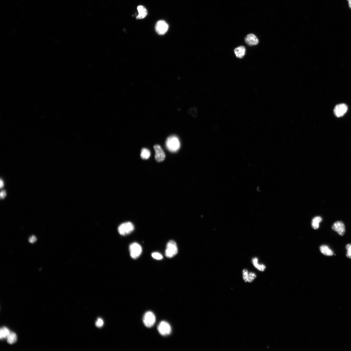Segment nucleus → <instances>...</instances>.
<instances>
[{
	"label": "nucleus",
	"instance_id": "nucleus-20",
	"mask_svg": "<svg viewBox=\"0 0 351 351\" xmlns=\"http://www.w3.org/2000/svg\"><path fill=\"white\" fill-rule=\"evenodd\" d=\"M151 155V153L149 150L146 148H143L141 150V156L142 159H147Z\"/></svg>",
	"mask_w": 351,
	"mask_h": 351
},
{
	"label": "nucleus",
	"instance_id": "nucleus-23",
	"mask_svg": "<svg viewBox=\"0 0 351 351\" xmlns=\"http://www.w3.org/2000/svg\"><path fill=\"white\" fill-rule=\"evenodd\" d=\"M104 324L103 321L101 318H98L96 323V326L98 327H102Z\"/></svg>",
	"mask_w": 351,
	"mask_h": 351
},
{
	"label": "nucleus",
	"instance_id": "nucleus-8",
	"mask_svg": "<svg viewBox=\"0 0 351 351\" xmlns=\"http://www.w3.org/2000/svg\"><path fill=\"white\" fill-rule=\"evenodd\" d=\"M169 25L163 20H160L157 22L155 26V30L157 34L160 35L165 34L168 31Z\"/></svg>",
	"mask_w": 351,
	"mask_h": 351
},
{
	"label": "nucleus",
	"instance_id": "nucleus-25",
	"mask_svg": "<svg viewBox=\"0 0 351 351\" xmlns=\"http://www.w3.org/2000/svg\"><path fill=\"white\" fill-rule=\"evenodd\" d=\"M6 196V193L5 191H2L1 192V197L3 198H4Z\"/></svg>",
	"mask_w": 351,
	"mask_h": 351
},
{
	"label": "nucleus",
	"instance_id": "nucleus-9",
	"mask_svg": "<svg viewBox=\"0 0 351 351\" xmlns=\"http://www.w3.org/2000/svg\"><path fill=\"white\" fill-rule=\"evenodd\" d=\"M155 152V159L158 162L163 161L165 159V155L160 145H156L154 146Z\"/></svg>",
	"mask_w": 351,
	"mask_h": 351
},
{
	"label": "nucleus",
	"instance_id": "nucleus-13",
	"mask_svg": "<svg viewBox=\"0 0 351 351\" xmlns=\"http://www.w3.org/2000/svg\"><path fill=\"white\" fill-rule=\"evenodd\" d=\"M137 10L139 14L136 17L137 19H144L146 17L147 12L145 7L141 5L137 7Z\"/></svg>",
	"mask_w": 351,
	"mask_h": 351
},
{
	"label": "nucleus",
	"instance_id": "nucleus-26",
	"mask_svg": "<svg viewBox=\"0 0 351 351\" xmlns=\"http://www.w3.org/2000/svg\"><path fill=\"white\" fill-rule=\"evenodd\" d=\"M348 2L349 8L351 9V0H347Z\"/></svg>",
	"mask_w": 351,
	"mask_h": 351
},
{
	"label": "nucleus",
	"instance_id": "nucleus-22",
	"mask_svg": "<svg viewBox=\"0 0 351 351\" xmlns=\"http://www.w3.org/2000/svg\"><path fill=\"white\" fill-rule=\"evenodd\" d=\"M347 250V256L349 258L351 259V244H348L346 247Z\"/></svg>",
	"mask_w": 351,
	"mask_h": 351
},
{
	"label": "nucleus",
	"instance_id": "nucleus-11",
	"mask_svg": "<svg viewBox=\"0 0 351 351\" xmlns=\"http://www.w3.org/2000/svg\"><path fill=\"white\" fill-rule=\"evenodd\" d=\"M332 229L341 236L344 235L345 232L344 224L340 221H338L334 223L332 225Z\"/></svg>",
	"mask_w": 351,
	"mask_h": 351
},
{
	"label": "nucleus",
	"instance_id": "nucleus-7",
	"mask_svg": "<svg viewBox=\"0 0 351 351\" xmlns=\"http://www.w3.org/2000/svg\"><path fill=\"white\" fill-rule=\"evenodd\" d=\"M159 333L163 336L169 335L171 332V327L169 324L165 321H162L157 327Z\"/></svg>",
	"mask_w": 351,
	"mask_h": 351
},
{
	"label": "nucleus",
	"instance_id": "nucleus-12",
	"mask_svg": "<svg viewBox=\"0 0 351 351\" xmlns=\"http://www.w3.org/2000/svg\"><path fill=\"white\" fill-rule=\"evenodd\" d=\"M245 41L247 44L250 46L256 45L259 43V40L257 37L255 35L252 34L247 36Z\"/></svg>",
	"mask_w": 351,
	"mask_h": 351
},
{
	"label": "nucleus",
	"instance_id": "nucleus-15",
	"mask_svg": "<svg viewBox=\"0 0 351 351\" xmlns=\"http://www.w3.org/2000/svg\"><path fill=\"white\" fill-rule=\"evenodd\" d=\"M234 52L236 57L242 58L245 55L246 48L244 47L240 46L235 49Z\"/></svg>",
	"mask_w": 351,
	"mask_h": 351
},
{
	"label": "nucleus",
	"instance_id": "nucleus-17",
	"mask_svg": "<svg viewBox=\"0 0 351 351\" xmlns=\"http://www.w3.org/2000/svg\"><path fill=\"white\" fill-rule=\"evenodd\" d=\"M10 332L9 329L6 327L1 328L0 332V338L1 339H7Z\"/></svg>",
	"mask_w": 351,
	"mask_h": 351
},
{
	"label": "nucleus",
	"instance_id": "nucleus-5",
	"mask_svg": "<svg viewBox=\"0 0 351 351\" xmlns=\"http://www.w3.org/2000/svg\"><path fill=\"white\" fill-rule=\"evenodd\" d=\"M155 317L152 312H146L143 317V321L145 325L147 327H152L155 323Z\"/></svg>",
	"mask_w": 351,
	"mask_h": 351
},
{
	"label": "nucleus",
	"instance_id": "nucleus-21",
	"mask_svg": "<svg viewBox=\"0 0 351 351\" xmlns=\"http://www.w3.org/2000/svg\"><path fill=\"white\" fill-rule=\"evenodd\" d=\"M152 257L154 259L157 260H161L163 259L162 255L158 252L153 253L152 254Z\"/></svg>",
	"mask_w": 351,
	"mask_h": 351
},
{
	"label": "nucleus",
	"instance_id": "nucleus-24",
	"mask_svg": "<svg viewBox=\"0 0 351 351\" xmlns=\"http://www.w3.org/2000/svg\"><path fill=\"white\" fill-rule=\"evenodd\" d=\"M37 240V238L34 236H31L29 239V241L31 243H33Z\"/></svg>",
	"mask_w": 351,
	"mask_h": 351
},
{
	"label": "nucleus",
	"instance_id": "nucleus-6",
	"mask_svg": "<svg viewBox=\"0 0 351 351\" xmlns=\"http://www.w3.org/2000/svg\"><path fill=\"white\" fill-rule=\"evenodd\" d=\"M256 277V274L252 271H249L247 269L242 270V280L246 283H252L254 281Z\"/></svg>",
	"mask_w": 351,
	"mask_h": 351
},
{
	"label": "nucleus",
	"instance_id": "nucleus-10",
	"mask_svg": "<svg viewBox=\"0 0 351 351\" xmlns=\"http://www.w3.org/2000/svg\"><path fill=\"white\" fill-rule=\"evenodd\" d=\"M348 106L345 104H340L336 105L334 109L335 116L338 117L343 116L348 110Z\"/></svg>",
	"mask_w": 351,
	"mask_h": 351
},
{
	"label": "nucleus",
	"instance_id": "nucleus-14",
	"mask_svg": "<svg viewBox=\"0 0 351 351\" xmlns=\"http://www.w3.org/2000/svg\"><path fill=\"white\" fill-rule=\"evenodd\" d=\"M252 263L254 266L259 271H263L266 269V267L264 265L259 263V260L257 257L253 258Z\"/></svg>",
	"mask_w": 351,
	"mask_h": 351
},
{
	"label": "nucleus",
	"instance_id": "nucleus-2",
	"mask_svg": "<svg viewBox=\"0 0 351 351\" xmlns=\"http://www.w3.org/2000/svg\"><path fill=\"white\" fill-rule=\"evenodd\" d=\"M178 249L176 242L173 240L169 241L167 246L165 255L168 258H171L178 253Z\"/></svg>",
	"mask_w": 351,
	"mask_h": 351
},
{
	"label": "nucleus",
	"instance_id": "nucleus-1",
	"mask_svg": "<svg viewBox=\"0 0 351 351\" xmlns=\"http://www.w3.org/2000/svg\"><path fill=\"white\" fill-rule=\"evenodd\" d=\"M167 149L171 152H176L180 149V143L178 138L175 136L168 137L166 141Z\"/></svg>",
	"mask_w": 351,
	"mask_h": 351
},
{
	"label": "nucleus",
	"instance_id": "nucleus-27",
	"mask_svg": "<svg viewBox=\"0 0 351 351\" xmlns=\"http://www.w3.org/2000/svg\"><path fill=\"white\" fill-rule=\"evenodd\" d=\"M3 185H4V184H3V182L2 180H1V188H2L3 187Z\"/></svg>",
	"mask_w": 351,
	"mask_h": 351
},
{
	"label": "nucleus",
	"instance_id": "nucleus-18",
	"mask_svg": "<svg viewBox=\"0 0 351 351\" xmlns=\"http://www.w3.org/2000/svg\"><path fill=\"white\" fill-rule=\"evenodd\" d=\"M7 342L12 344L15 343L17 340V336L16 334L13 332H10L7 338Z\"/></svg>",
	"mask_w": 351,
	"mask_h": 351
},
{
	"label": "nucleus",
	"instance_id": "nucleus-4",
	"mask_svg": "<svg viewBox=\"0 0 351 351\" xmlns=\"http://www.w3.org/2000/svg\"><path fill=\"white\" fill-rule=\"evenodd\" d=\"M129 250L131 257L134 259H137L142 252L141 246L137 242L132 243L130 246Z\"/></svg>",
	"mask_w": 351,
	"mask_h": 351
},
{
	"label": "nucleus",
	"instance_id": "nucleus-3",
	"mask_svg": "<svg viewBox=\"0 0 351 351\" xmlns=\"http://www.w3.org/2000/svg\"><path fill=\"white\" fill-rule=\"evenodd\" d=\"M134 227L131 222H127L122 224L118 227V231L119 233L122 235L129 234L134 230Z\"/></svg>",
	"mask_w": 351,
	"mask_h": 351
},
{
	"label": "nucleus",
	"instance_id": "nucleus-19",
	"mask_svg": "<svg viewBox=\"0 0 351 351\" xmlns=\"http://www.w3.org/2000/svg\"><path fill=\"white\" fill-rule=\"evenodd\" d=\"M322 220V218L320 216L314 218L312 220V226L314 229H317L319 227V224Z\"/></svg>",
	"mask_w": 351,
	"mask_h": 351
},
{
	"label": "nucleus",
	"instance_id": "nucleus-16",
	"mask_svg": "<svg viewBox=\"0 0 351 351\" xmlns=\"http://www.w3.org/2000/svg\"><path fill=\"white\" fill-rule=\"evenodd\" d=\"M320 250L322 253L326 256H332L334 254L332 251L326 245H323L321 246Z\"/></svg>",
	"mask_w": 351,
	"mask_h": 351
}]
</instances>
